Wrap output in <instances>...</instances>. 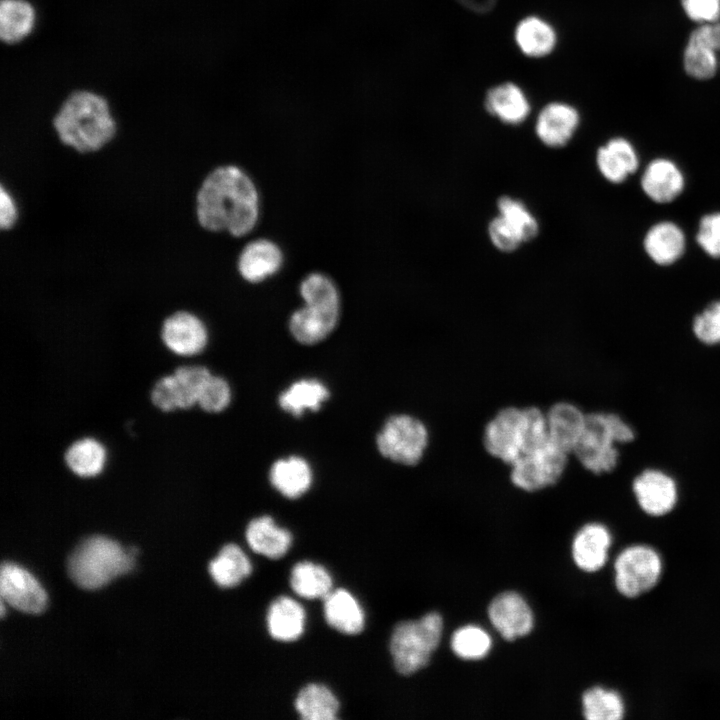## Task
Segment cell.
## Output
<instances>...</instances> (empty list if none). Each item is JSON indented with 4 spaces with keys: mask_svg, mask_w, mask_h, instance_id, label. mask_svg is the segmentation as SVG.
Segmentation results:
<instances>
[{
    "mask_svg": "<svg viewBox=\"0 0 720 720\" xmlns=\"http://www.w3.org/2000/svg\"><path fill=\"white\" fill-rule=\"evenodd\" d=\"M195 214L205 230L244 236L255 227L259 217L256 186L236 166L217 167L204 178L196 193Z\"/></svg>",
    "mask_w": 720,
    "mask_h": 720,
    "instance_id": "1",
    "label": "cell"
},
{
    "mask_svg": "<svg viewBox=\"0 0 720 720\" xmlns=\"http://www.w3.org/2000/svg\"><path fill=\"white\" fill-rule=\"evenodd\" d=\"M290 585L300 597L324 599L332 591V578L323 566L301 561L292 568Z\"/></svg>",
    "mask_w": 720,
    "mask_h": 720,
    "instance_id": "35",
    "label": "cell"
},
{
    "mask_svg": "<svg viewBox=\"0 0 720 720\" xmlns=\"http://www.w3.org/2000/svg\"><path fill=\"white\" fill-rule=\"evenodd\" d=\"M695 337L708 345L720 344V297L707 302L692 319Z\"/></svg>",
    "mask_w": 720,
    "mask_h": 720,
    "instance_id": "40",
    "label": "cell"
},
{
    "mask_svg": "<svg viewBox=\"0 0 720 720\" xmlns=\"http://www.w3.org/2000/svg\"><path fill=\"white\" fill-rule=\"evenodd\" d=\"M324 616L335 630L349 635L363 630L365 617L356 598L347 590H332L324 599Z\"/></svg>",
    "mask_w": 720,
    "mask_h": 720,
    "instance_id": "24",
    "label": "cell"
},
{
    "mask_svg": "<svg viewBox=\"0 0 720 720\" xmlns=\"http://www.w3.org/2000/svg\"><path fill=\"white\" fill-rule=\"evenodd\" d=\"M251 571L249 558L233 543L223 546L217 557L209 564L211 577L222 588H231L240 584Z\"/></svg>",
    "mask_w": 720,
    "mask_h": 720,
    "instance_id": "32",
    "label": "cell"
},
{
    "mask_svg": "<svg viewBox=\"0 0 720 720\" xmlns=\"http://www.w3.org/2000/svg\"><path fill=\"white\" fill-rule=\"evenodd\" d=\"M0 593L12 607L26 613H41L47 605V595L40 583L24 568L5 563L1 567Z\"/></svg>",
    "mask_w": 720,
    "mask_h": 720,
    "instance_id": "16",
    "label": "cell"
},
{
    "mask_svg": "<svg viewBox=\"0 0 720 720\" xmlns=\"http://www.w3.org/2000/svg\"><path fill=\"white\" fill-rule=\"evenodd\" d=\"M646 155L633 138L614 135L596 149L595 166L606 183L626 188L634 183Z\"/></svg>",
    "mask_w": 720,
    "mask_h": 720,
    "instance_id": "10",
    "label": "cell"
},
{
    "mask_svg": "<svg viewBox=\"0 0 720 720\" xmlns=\"http://www.w3.org/2000/svg\"><path fill=\"white\" fill-rule=\"evenodd\" d=\"M683 68L691 78L708 80L720 68V21L700 24L688 37Z\"/></svg>",
    "mask_w": 720,
    "mask_h": 720,
    "instance_id": "13",
    "label": "cell"
},
{
    "mask_svg": "<svg viewBox=\"0 0 720 720\" xmlns=\"http://www.w3.org/2000/svg\"><path fill=\"white\" fill-rule=\"evenodd\" d=\"M662 569L661 557L655 549L643 544L631 545L615 560V586L621 595L636 598L658 583Z\"/></svg>",
    "mask_w": 720,
    "mask_h": 720,
    "instance_id": "8",
    "label": "cell"
},
{
    "mask_svg": "<svg viewBox=\"0 0 720 720\" xmlns=\"http://www.w3.org/2000/svg\"><path fill=\"white\" fill-rule=\"evenodd\" d=\"M484 446L489 454L512 464L528 447L525 409L504 408L487 424Z\"/></svg>",
    "mask_w": 720,
    "mask_h": 720,
    "instance_id": "12",
    "label": "cell"
},
{
    "mask_svg": "<svg viewBox=\"0 0 720 720\" xmlns=\"http://www.w3.org/2000/svg\"><path fill=\"white\" fill-rule=\"evenodd\" d=\"M4 608H5V607H4L3 603H2V604H1V617L4 616V612H5V609H4Z\"/></svg>",
    "mask_w": 720,
    "mask_h": 720,
    "instance_id": "45",
    "label": "cell"
},
{
    "mask_svg": "<svg viewBox=\"0 0 720 720\" xmlns=\"http://www.w3.org/2000/svg\"><path fill=\"white\" fill-rule=\"evenodd\" d=\"M428 443L425 425L410 415H393L386 420L376 438L380 454L404 465L417 464Z\"/></svg>",
    "mask_w": 720,
    "mask_h": 720,
    "instance_id": "9",
    "label": "cell"
},
{
    "mask_svg": "<svg viewBox=\"0 0 720 720\" xmlns=\"http://www.w3.org/2000/svg\"><path fill=\"white\" fill-rule=\"evenodd\" d=\"M566 464L567 452L548 439L511 464V481L525 491H537L555 484Z\"/></svg>",
    "mask_w": 720,
    "mask_h": 720,
    "instance_id": "11",
    "label": "cell"
},
{
    "mask_svg": "<svg viewBox=\"0 0 720 720\" xmlns=\"http://www.w3.org/2000/svg\"><path fill=\"white\" fill-rule=\"evenodd\" d=\"M633 429L618 415L596 412L586 415L584 429L573 450L589 471L601 474L612 471L618 461L617 443L634 439Z\"/></svg>",
    "mask_w": 720,
    "mask_h": 720,
    "instance_id": "6",
    "label": "cell"
},
{
    "mask_svg": "<svg viewBox=\"0 0 720 720\" xmlns=\"http://www.w3.org/2000/svg\"><path fill=\"white\" fill-rule=\"evenodd\" d=\"M584 717L588 720H620L625 714L621 695L597 686L588 689L582 696Z\"/></svg>",
    "mask_w": 720,
    "mask_h": 720,
    "instance_id": "36",
    "label": "cell"
},
{
    "mask_svg": "<svg viewBox=\"0 0 720 720\" xmlns=\"http://www.w3.org/2000/svg\"><path fill=\"white\" fill-rule=\"evenodd\" d=\"M499 215L508 221L521 236L523 242L534 239L538 233V222L519 200L502 196L497 201Z\"/></svg>",
    "mask_w": 720,
    "mask_h": 720,
    "instance_id": "39",
    "label": "cell"
},
{
    "mask_svg": "<svg viewBox=\"0 0 720 720\" xmlns=\"http://www.w3.org/2000/svg\"><path fill=\"white\" fill-rule=\"evenodd\" d=\"M36 10L28 0L0 1V39L6 45L25 40L34 30Z\"/></svg>",
    "mask_w": 720,
    "mask_h": 720,
    "instance_id": "29",
    "label": "cell"
},
{
    "mask_svg": "<svg viewBox=\"0 0 720 720\" xmlns=\"http://www.w3.org/2000/svg\"><path fill=\"white\" fill-rule=\"evenodd\" d=\"M269 479L279 493L287 498L295 499L309 490L313 473L304 458L290 456L272 464Z\"/></svg>",
    "mask_w": 720,
    "mask_h": 720,
    "instance_id": "25",
    "label": "cell"
},
{
    "mask_svg": "<svg viewBox=\"0 0 720 720\" xmlns=\"http://www.w3.org/2000/svg\"><path fill=\"white\" fill-rule=\"evenodd\" d=\"M52 125L60 142L79 153L101 150L117 132L107 99L88 89L71 92L54 115Z\"/></svg>",
    "mask_w": 720,
    "mask_h": 720,
    "instance_id": "2",
    "label": "cell"
},
{
    "mask_svg": "<svg viewBox=\"0 0 720 720\" xmlns=\"http://www.w3.org/2000/svg\"><path fill=\"white\" fill-rule=\"evenodd\" d=\"M134 567V555L119 543L103 536L83 541L71 554L68 572L81 588H101Z\"/></svg>",
    "mask_w": 720,
    "mask_h": 720,
    "instance_id": "5",
    "label": "cell"
},
{
    "mask_svg": "<svg viewBox=\"0 0 720 720\" xmlns=\"http://www.w3.org/2000/svg\"><path fill=\"white\" fill-rule=\"evenodd\" d=\"M681 5L686 16L698 25L720 21V0H681Z\"/></svg>",
    "mask_w": 720,
    "mask_h": 720,
    "instance_id": "43",
    "label": "cell"
},
{
    "mask_svg": "<svg viewBox=\"0 0 720 720\" xmlns=\"http://www.w3.org/2000/svg\"><path fill=\"white\" fill-rule=\"evenodd\" d=\"M643 201L656 211H673L688 196L691 175L686 163L666 150L648 152L634 181Z\"/></svg>",
    "mask_w": 720,
    "mask_h": 720,
    "instance_id": "3",
    "label": "cell"
},
{
    "mask_svg": "<svg viewBox=\"0 0 720 720\" xmlns=\"http://www.w3.org/2000/svg\"><path fill=\"white\" fill-rule=\"evenodd\" d=\"M246 540L254 552L270 559H279L289 550L292 535L288 530L277 526L272 517L265 515L249 522Z\"/></svg>",
    "mask_w": 720,
    "mask_h": 720,
    "instance_id": "23",
    "label": "cell"
},
{
    "mask_svg": "<svg viewBox=\"0 0 720 720\" xmlns=\"http://www.w3.org/2000/svg\"><path fill=\"white\" fill-rule=\"evenodd\" d=\"M489 634L475 625H466L456 630L451 638V648L460 658L478 660L485 657L491 649Z\"/></svg>",
    "mask_w": 720,
    "mask_h": 720,
    "instance_id": "38",
    "label": "cell"
},
{
    "mask_svg": "<svg viewBox=\"0 0 720 720\" xmlns=\"http://www.w3.org/2000/svg\"><path fill=\"white\" fill-rule=\"evenodd\" d=\"M290 317L289 330L301 344L313 345L324 340L336 327L340 300L304 301Z\"/></svg>",
    "mask_w": 720,
    "mask_h": 720,
    "instance_id": "15",
    "label": "cell"
},
{
    "mask_svg": "<svg viewBox=\"0 0 720 720\" xmlns=\"http://www.w3.org/2000/svg\"><path fill=\"white\" fill-rule=\"evenodd\" d=\"M487 111L506 124L523 122L530 112V104L521 88L513 83L500 84L487 93Z\"/></svg>",
    "mask_w": 720,
    "mask_h": 720,
    "instance_id": "30",
    "label": "cell"
},
{
    "mask_svg": "<svg viewBox=\"0 0 720 720\" xmlns=\"http://www.w3.org/2000/svg\"><path fill=\"white\" fill-rule=\"evenodd\" d=\"M515 41L519 49L529 57H543L555 47L556 33L546 21L530 16L523 19L515 29Z\"/></svg>",
    "mask_w": 720,
    "mask_h": 720,
    "instance_id": "34",
    "label": "cell"
},
{
    "mask_svg": "<svg viewBox=\"0 0 720 720\" xmlns=\"http://www.w3.org/2000/svg\"><path fill=\"white\" fill-rule=\"evenodd\" d=\"M282 263L283 254L278 245L267 239H257L243 248L237 266L243 279L258 283L277 273Z\"/></svg>",
    "mask_w": 720,
    "mask_h": 720,
    "instance_id": "20",
    "label": "cell"
},
{
    "mask_svg": "<svg viewBox=\"0 0 720 720\" xmlns=\"http://www.w3.org/2000/svg\"><path fill=\"white\" fill-rule=\"evenodd\" d=\"M632 488L640 508L648 515L663 516L677 503L674 479L660 470L643 471L634 479Z\"/></svg>",
    "mask_w": 720,
    "mask_h": 720,
    "instance_id": "17",
    "label": "cell"
},
{
    "mask_svg": "<svg viewBox=\"0 0 720 720\" xmlns=\"http://www.w3.org/2000/svg\"><path fill=\"white\" fill-rule=\"evenodd\" d=\"M329 398V390L317 379H302L291 384L278 399L282 410L293 416L306 411H317Z\"/></svg>",
    "mask_w": 720,
    "mask_h": 720,
    "instance_id": "31",
    "label": "cell"
},
{
    "mask_svg": "<svg viewBox=\"0 0 720 720\" xmlns=\"http://www.w3.org/2000/svg\"><path fill=\"white\" fill-rule=\"evenodd\" d=\"M494 628L507 640L527 635L533 628V614L524 598L508 591L497 595L488 607Z\"/></svg>",
    "mask_w": 720,
    "mask_h": 720,
    "instance_id": "18",
    "label": "cell"
},
{
    "mask_svg": "<svg viewBox=\"0 0 720 720\" xmlns=\"http://www.w3.org/2000/svg\"><path fill=\"white\" fill-rule=\"evenodd\" d=\"M202 365H182L172 372L179 410H188L198 404L201 391L211 376Z\"/></svg>",
    "mask_w": 720,
    "mask_h": 720,
    "instance_id": "37",
    "label": "cell"
},
{
    "mask_svg": "<svg viewBox=\"0 0 720 720\" xmlns=\"http://www.w3.org/2000/svg\"><path fill=\"white\" fill-rule=\"evenodd\" d=\"M231 400L232 391L227 380L211 374L201 391L197 405L204 412L215 414L224 411Z\"/></svg>",
    "mask_w": 720,
    "mask_h": 720,
    "instance_id": "41",
    "label": "cell"
},
{
    "mask_svg": "<svg viewBox=\"0 0 720 720\" xmlns=\"http://www.w3.org/2000/svg\"><path fill=\"white\" fill-rule=\"evenodd\" d=\"M610 545L611 534L604 525L600 523L586 524L573 539V560L583 571H598L607 561Z\"/></svg>",
    "mask_w": 720,
    "mask_h": 720,
    "instance_id": "21",
    "label": "cell"
},
{
    "mask_svg": "<svg viewBox=\"0 0 720 720\" xmlns=\"http://www.w3.org/2000/svg\"><path fill=\"white\" fill-rule=\"evenodd\" d=\"M579 123L580 116L574 107L560 102L549 103L538 115L536 134L543 144L559 148L572 139Z\"/></svg>",
    "mask_w": 720,
    "mask_h": 720,
    "instance_id": "19",
    "label": "cell"
},
{
    "mask_svg": "<svg viewBox=\"0 0 720 720\" xmlns=\"http://www.w3.org/2000/svg\"><path fill=\"white\" fill-rule=\"evenodd\" d=\"M638 248L644 261L656 270L679 268L693 254L690 225L674 211H658L643 225Z\"/></svg>",
    "mask_w": 720,
    "mask_h": 720,
    "instance_id": "4",
    "label": "cell"
},
{
    "mask_svg": "<svg viewBox=\"0 0 720 720\" xmlns=\"http://www.w3.org/2000/svg\"><path fill=\"white\" fill-rule=\"evenodd\" d=\"M443 620L430 612L418 620L398 623L391 636L390 652L396 670L411 675L424 668L439 645Z\"/></svg>",
    "mask_w": 720,
    "mask_h": 720,
    "instance_id": "7",
    "label": "cell"
},
{
    "mask_svg": "<svg viewBox=\"0 0 720 720\" xmlns=\"http://www.w3.org/2000/svg\"><path fill=\"white\" fill-rule=\"evenodd\" d=\"M163 345L173 354L191 357L200 354L208 344V330L196 314L179 310L168 315L161 324Z\"/></svg>",
    "mask_w": 720,
    "mask_h": 720,
    "instance_id": "14",
    "label": "cell"
},
{
    "mask_svg": "<svg viewBox=\"0 0 720 720\" xmlns=\"http://www.w3.org/2000/svg\"><path fill=\"white\" fill-rule=\"evenodd\" d=\"M104 444L94 437H82L72 442L64 453V462L74 475L94 478L100 475L107 463Z\"/></svg>",
    "mask_w": 720,
    "mask_h": 720,
    "instance_id": "28",
    "label": "cell"
},
{
    "mask_svg": "<svg viewBox=\"0 0 720 720\" xmlns=\"http://www.w3.org/2000/svg\"><path fill=\"white\" fill-rule=\"evenodd\" d=\"M488 234L494 246L503 252H512L523 242L515 228L501 215L490 221Z\"/></svg>",
    "mask_w": 720,
    "mask_h": 720,
    "instance_id": "42",
    "label": "cell"
},
{
    "mask_svg": "<svg viewBox=\"0 0 720 720\" xmlns=\"http://www.w3.org/2000/svg\"><path fill=\"white\" fill-rule=\"evenodd\" d=\"M305 611L294 599L287 596L276 598L267 612L268 632L276 640L294 641L304 631Z\"/></svg>",
    "mask_w": 720,
    "mask_h": 720,
    "instance_id": "27",
    "label": "cell"
},
{
    "mask_svg": "<svg viewBox=\"0 0 720 720\" xmlns=\"http://www.w3.org/2000/svg\"><path fill=\"white\" fill-rule=\"evenodd\" d=\"M18 208L15 199L2 184L0 187V227L10 230L17 221Z\"/></svg>",
    "mask_w": 720,
    "mask_h": 720,
    "instance_id": "44",
    "label": "cell"
},
{
    "mask_svg": "<svg viewBox=\"0 0 720 720\" xmlns=\"http://www.w3.org/2000/svg\"><path fill=\"white\" fill-rule=\"evenodd\" d=\"M586 415L568 402L554 404L546 414L550 441L565 452L574 450L584 429Z\"/></svg>",
    "mask_w": 720,
    "mask_h": 720,
    "instance_id": "22",
    "label": "cell"
},
{
    "mask_svg": "<svg viewBox=\"0 0 720 720\" xmlns=\"http://www.w3.org/2000/svg\"><path fill=\"white\" fill-rule=\"evenodd\" d=\"M693 251L712 264H720V205L699 211L690 223Z\"/></svg>",
    "mask_w": 720,
    "mask_h": 720,
    "instance_id": "26",
    "label": "cell"
},
{
    "mask_svg": "<svg viewBox=\"0 0 720 720\" xmlns=\"http://www.w3.org/2000/svg\"><path fill=\"white\" fill-rule=\"evenodd\" d=\"M295 708L305 720H334L339 711V702L325 685L310 683L298 693Z\"/></svg>",
    "mask_w": 720,
    "mask_h": 720,
    "instance_id": "33",
    "label": "cell"
}]
</instances>
